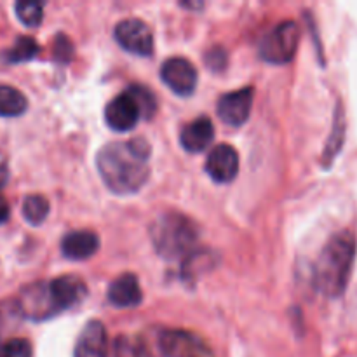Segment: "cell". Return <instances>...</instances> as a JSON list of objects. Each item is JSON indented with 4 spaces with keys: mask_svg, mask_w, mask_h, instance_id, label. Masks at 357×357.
<instances>
[{
    "mask_svg": "<svg viewBox=\"0 0 357 357\" xmlns=\"http://www.w3.org/2000/svg\"><path fill=\"white\" fill-rule=\"evenodd\" d=\"M150 146L143 138L108 143L98 152V173L119 195L138 192L150 176Z\"/></svg>",
    "mask_w": 357,
    "mask_h": 357,
    "instance_id": "1",
    "label": "cell"
},
{
    "mask_svg": "<svg viewBox=\"0 0 357 357\" xmlns=\"http://www.w3.org/2000/svg\"><path fill=\"white\" fill-rule=\"evenodd\" d=\"M357 243L349 230L335 234L324 244L314 267V284L321 295L337 298L345 291L356 260Z\"/></svg>",
    "mask_w": 357,
    "mask_h": 357,
    "instance_id": "2",
    "label": "cell"
},
{
    "mask_svg": "<svg viewBox=\"0 0 357 357\" xmlns=\"http://www.w3.org/2000/svg\"><path fill=\"white\" fill-rule=\"evenodd\" d=\"M150 239L157 253L167 260L190 255L199 239V229L190 218L176 211L160 215L150 225Z\"/></svg>",
    "mask_w": 357,
    "mask_h": 357,
    "instance_id": "3",
    "label": "cell"
},
{
    "mask_svg": "<svg viewBox=\"0 0 357 357\" xmlns=\"http://www.w3.org/2000/svg\"><path fill=\"white\" fill-rule=\"evenodd\" d=\"M300 28L295 21H282L272 28L260 44V56L268 63L282 65L291 61L298 49Z\"/></svg>",
    "mask_w": 357,
    "mask_h": 357,
    "instance_id": "4",
    "label": "cell"
},
{
    "mask_svg": "<svg viewBox=\"0 0 357 357\" xmlns=\"http://www.w3.org/2000/svg\"><path fill=\"white\" fill-rule=\"evenodd\" d=\"M17 309L24 317L33 321H44L59 312L52 298L49 282H33L23 288L17 298Z\"/></svg>",
    "mask_w": 357,
    "mask_h": 357,
    "instance_id": "5",
    "label": "cell"
},
{
    "mask_svg": "<svg viewBox=\"0 0 357 357\" xmlns=\"http://www.w3.org/2000/svg\"><path fill=\"white\" fill-rule=\"evenodd\" d=\"M159 347L164 357H215L201 337L185 330L164 331L159 337Z\"/></svg>",
    "mask_w": 357,
    "mask_h": 357,
    "instance_id": "6",
    "label": "cell"
},
{
    "mask_svg": "<svg viewBox=\"0 0 357 357\" xmlns=\"http://www.w3.org/2000/svg\"><path fill=\"white\" fill-rule=\"evenodd\" d=\"M115 38L119 45L136 56H150L153 52V35L149 24L142 20L129 17L115 26Z\"/></svg>",
    "mask_w": 357,
    "mask_h": 357,
    "instance_id": "7",
    "label": "cell"
},
{
    "mask_svg": "<svg viewBox=\"0 0 357 357\" xmlns=\"http://www.w3.org/2000/svg\"><path fill=\"white\" fill-rule=\"evenodd\" d=\"M160 77L173 93L190 96L197 86V70L188 59L169 58L160 68Z\"/></svg>",
    "mask_w": 357,
    "mask_h": 357,
    "instance_id": "8",
    "label": "cell"
},
{
    "mask_svg": "<svg viewBox=\"0 0 357 357\" xmlns=\"http://www.w3.org/2000/svg\"><path fill=\"white\" fill-rule=\"evenodd\" d=\"M139 119H142V110H139L138 103H136L135 96H132L129 89L126 93L115 96L107 105V110H105V121H107V124L114 131L119 132L131 131Z\"/></svg>",
    "mask_w": 357,
    "mask_h": 357,
    "instance_id": "9",
    "label": "cell"
},
{
    "mask_svg": "<svg viewBox=\"0 0 357 357\" xmlns=\"http://www.w3.org/2000/svg\"><path fill=\"white\" fill-rule=\"evenodd\" d=\"M253 87H243V89L232 91L220 98L216 110L220 119L229 126H243L250 119L251 107H253Z\"/></svg>",
    "mask_w": 357,
    "mask_h": 357,
    "instance_id": "10",
    "label": "cell"
},
{
    "mask_svg": "<svg viewBox=\"0 0 357 357\" xmlns=\"http://www.w3.org/2000/svg\"><path fill=\"white\" fill-rule=\"evenodd\" d=\"M206 171L216 183L232 181L239 171V155H237L236 149L225 145V143L215 146L206 160Z\"/></svg>",
    "mask_w": 357,
    "mask_h": 357,
    "instance_id": "11",
    "label": "cell"
},
{
    "mask_svg": "<svg viewBox=\"0 0 357 357\" xmlns=\"http://www.w3.org/2000/svg\"><path fill=\"white\" fill-rule=\"evenodd\" d=\"M108 338L107 330L100 321H89L80 331L73 357H107Z\"/></svg>",
    "mask_w": 357,
    "mask_h": 357,
    "instance_id": "12",
    "label": "cell"
},
{
    "mask_svg": "<svg viewBox=\"0 0 357 357\" xmlns=\"http://www.w3.org/2000/svg\"><path fill=\"white\" fill-rule=\"evenodd\" d=\"M49 288H51L52 298H54L59 312L77 305L87 295L86 282L75 275H63V278L54 279L49 282Z\"/></svg>",
    "mask_w": 357,
    "mask_h": 357,
    "instance_id": "13",
    "label": "cell"
},
{
    "mask_svg": "<svg viewBox=\"0 0 357 357\" xmlns=\"http://www.w3.org/2000/svg\"><path fill=\"white\" fill-rule=\"evenodd\" d=\"M213 138H215V128H213L211 119L197 117L181 129L180 143L187 152L199 153L204 152L211 145Z\"/></svg>",
    "mask_w": 357,
    "mask_h": 357,
    "instance_id": "14",
    "label": "cell"
},
{
    "mask_svg": "<svg viewBox=\"0 0 357 357\" xmlns=\"http://www.w3.org/2000/svg\"><path fill=\"white\" fill-rule=\"evenodd\" d=\"M100 248V237L91 230H73L61 241V251L70 260H87Z\"/></svg>",
    "mask_w": 357,
    "mask_h": 357,
    "instance_id": "15",
    "label": "cell"
},
{
    "mask_svg": "<svg viewBox=\"0 0 357 357\" xmlns=\"http://www.w3.org/2000/svg\"><path fill=\"white\" fill-rule=\"evenodd\" d=\"M108 300L115 307L129 309L136 307L142 302V288L135 274H122L115 279L108 288Z\"/></svg>",
    "mask_w": 357,
    "mask_h": 357,
    "instance_id": "16",
    "label": "cell"
},
{
    "mask_svg": "<svg viewBox=\"0 0 357 357\" xmlns=\"http://www.w3.org/2000/svg\"><path fill=\"white\" fill-rule=\"evenodd\" d=\"M28 101L20 89L7 84H0V115L2 117H17L24 114Z\"/></svg>",
    "mask_w": 357,
    "mask_h": 357,
    "instance_id": "17",
    "label": "cell"
},
{
    "mask_svg": "<svg viewBox=\"0 0 357 357\" xmlns=\"http://www.w3.org/2000/svg\"><path fill=\"white\" fill-rule=\"evenodd\" d=\"M49 215V201L42 195H28L23 202V216L31 225H40Z\"/></svg>",
    "mask_w": 357,
    "mask_h": 357,
    "instance_id": "18",
    "label": "cell"
},
{
    "mask_svg": "<svg viewBox=\"0 0 357 357\" xmlns=\"http://www.w3.org/2000/svg\"><path fill=\"white\" fill-rule=\"evenodd\" d=\"M38 52V45L35 38L31 37H20L14 42L13 47L6 52V59L10 63H23L28 59L35 58Z\"/></svg>",
    "mask_w": 357,
    "mask_h": 357,
    "instance_id": "19",
    "label": "cell"
},
{
    "mask_svg": "<svg viewBox=\"0 0 357 357\" xmlns=\"http://www.w3.org/2000/svg\"><path fill=\"white\" fill-rule=\"evenodd\" d=\"M115 357H146L145 344L138 337L122 335L115 340L114 345Z\"/></svg>",
    "mask_w": 357,
    "mask_h": 357,
    "instance_id": "20",
    "label": "cell"
},
{
    "mask_svg": "<svg viewBox=\"0 0 357 357\" xmlns=\"http://www.w3.org/2000/svg\"><path fill=\"white\" fill-rule=\"evenodd\" d=\"M16 16L26 26H38L42 23V17H44V6L38 2L21 0L16 3Z\"/></svg>",
    "mask_w": 357,
    "mask_h": 357,
    "instance_id": "21",
    "label": "cell"
},
{
    "mask_svg": "<svg viewBox=\"0 0 357 357\" xmlns=\"http://www.w3.org/2000/svg\"><path fill=\"white\" fill-rule=\"evenodd\" d=\"M129 91H131V94L135 96L136 103H138L139 110H142V117H146V119L152 117L153 112H155V107H157L153 94L142 86H132V87H129Z\"/></svg>",
    "mask_w": 357,
    "mask_h": 357,
    "instance_id": "22",
    "label": "cell"
},
{
    "mask_svg": "<svg viewBox=\"0 0 357 357\" xmlns=\"http://www.w3.org/2000/svg\"><path fill=\"white\" fill-rule=\"evenodd\" d=\"M31 344L24 338H13L2 347V357H31Z\"/></svg>",
    "mask_w": 357,
    "mask_h": 357,
    "instance_id": "23",
    "label": "cell"
},
{
    "mask_svg": "<svg viewBox=\"0 0 357 357\" xmlns=\"http://www.w3.org/2000/svg\"><path fill=\"white\" fill-rule=\"evenodd\" d=\"M206 63L211 66L213 70H223L227 65V52L222 47H215L206 54Z\"/></svg>",
    "mask_w": 357,
    "mask_h": 357,
    "instance_id": "24",
    "label": "cell"
},
{
    "mask_svg": "<svg viewBox=\"0 0 357 357\" xmlns=\"http://www.w3.org/2000/svg\"><path fill=\"white\" fill-rule=\"evenodd\" d=\"M9 213H10L9 204H7L6 199H3L2 195H0V223L7 222V218H9Z\"/></svg>",
    "mask_w": 357,
    "mask_h": 357,
    "instance_id": "25",
    "label": "cell"
},
{
    "mask_svg": "<svg viewBox=\"0 0 357 357\" xmlns=\"http://www.w3.org/2000/svg\"><path fill=\"white\" fill-rule=\"evenodd\" d=\"M6 180H7V164H6V160L0 157V187L6 183Z\"/></svg>",
    "mask_w": 357,
    "mask_h": 357,
    "instance_id": "26",
    "label": "cell"
},
{
    "mask_svg": "<svg viewBox=\"0 0 357 357\" xmlns=\"http://www.w3.org/2000/svg\"><path fill=\"white\" fill-rule=\"evenodd\" d=\"M2 347H3V345L0 344V357H2Z\"/></svg>",
    "mask_w": 357,
    "mask_h": 357,
    "instance_id": "27",
    "label": "cell"
}]
</instances>
